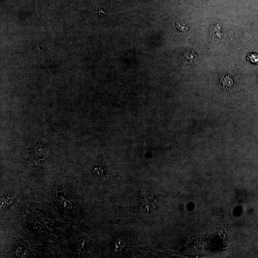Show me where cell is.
<instances>
[{
	"mask_svg": "<svg viewBox=\"0 0 258 258\" xmlns=\"http://www.w3.org/2000/svg\"><path fill=\"white\" fill-rule=\"evenodd\" d=\"M221 30V24H214V25L210 26L209 32L213 38L215 39H219L222 37Z\"/></svg>",
	"mask_w": 258,
	"mask_h": 258,
	"instance_id": "obj_1",
	"label": "cell"
},
{
	"mask_svg": "<svg viewBox=\"0 0 258 258\" xmlns=\"http://www.w3.org/2000/svg\"><path fill=\"white\" fill-rule=\"evenodd\" d=\"M220 83L225 89H228L233 85V81L229 76H223L221 79Z\"/></svg>",
	"mask_w": 258,
	"mask_h": 258,
	"instance_id": "obj_2",
	"label": "cell"
},
{
	"mask_svg": "<svg viewBox=\"0 0 258 258\" xmlns=\"http://www.w3.org/2000/svg\"><path fill=\"white\" fill-rule=\"evenodd\" d=\"M173 25L177 30H178L179 31L184 32V31H188L189 29L185 25V24L179 22H174V23H173Z\"/></svg>",
	"mask_w": 258,
	"mask_h": 258,
	"instance_id": "obj_3",
	"label": "cell"
},
{
	"mask_svg": "<svg viewBox=\"0 0 258 258\" xmlns=\"http://www.w3.org/2000/svg\"><path fill=\"white\" fill-rule=\"evenodd\" d=\"M248 60L253 63L258 62V55L256 54H251L248 56Z\"/></svg>",
	"mask_w": 258,
	"mask_h": 258,
	"instance_id": "obj_4",
	"label": "cell"
}]
</instances>
